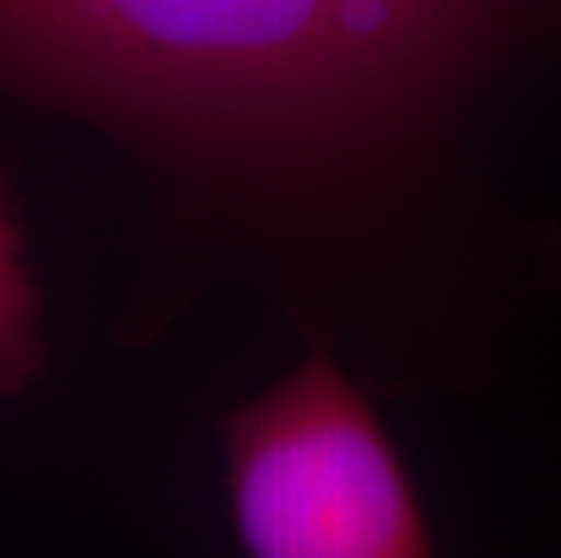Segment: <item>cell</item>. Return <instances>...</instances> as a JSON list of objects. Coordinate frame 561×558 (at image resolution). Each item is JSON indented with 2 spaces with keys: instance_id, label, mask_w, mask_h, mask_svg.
Instances as JSON below:
<instances>
[{
  "instance_id": "obj_4",
  "label": "cell",
  "mask_w": 561,
  "mask_h": 558,
  "mask_svg": "<svg viewBox=\"0 0 561 558\" xmlns=\"http://www.w3.org/2000/svg\"><path fill=\"white\" fill-rule=\"evenodd\" d=\"M41 298L22 265L19 232L0 189V396H19L44 374Z\"/></svg>"
},
{
  "instance_id": "obj_1",
  "label": "cell",
  "mask_w": 561,
  "mask_h": 558,
  "mask_svg": "<svg viewBox=\"0 0 561 558\" xmlns=\"http://www.w3.org/2000/svg\"><path fill=\"white\" fill-rule=\"evenodd\" d=\"M0 94L110 130L214 207H352L427 141L327 0H0Z\"/></svg>"
},
{
  "instance_id": "obj_2",
  "label": "cell",
  "mask_w": 561,
  "mask_h": 558,
  "mask_svg": "<svg viewBox=\"0 0 561 558\" xmlns=\"http://www.w3.org/2000/svg\"><path fill=\"white\" fill-rule=\"evenodd\" d=\"M232 519L257 558H413L421 504L369 402L327 352L225 413Z\"/></svg>"
},
{
  "instance_id": "obj_3",
  "label": "cell",
  "mask_w": 561,
  "mask_h": 558,
  "mask_svg": "<svg viewBox=\"0 0 561 558\" xmlns=\"http://www.w3.org/2000/svg\"><path fill=\"white\" fill-rule=\"evenodd\" d=\"M327 8L374 88L427 135L442 99L507 47L540 0H327Z\"/></svg>"
}]
</instances>
